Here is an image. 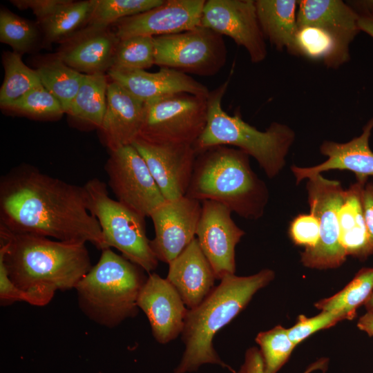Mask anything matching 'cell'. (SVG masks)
I'll use <instances>...</instances> for the list:
<instances>
[{
  "label": "cell",
  "instance_id": "1",
  "mask_svg": "<svg viewBox=\"0 0 373 373\" xmlns=\"http://www.w3.org/2000/svg\"><path fill=\"white\" fill-rule=\"evenodd\" d=\"M0 216V225L11 231L109 248L87 209L83 186L31 167L15 169L1 180Z\"/></svg>",
  "mask_w": 373,
  "mask_h": 373
},
{
  "label": "cell",
  "instance_id": "2",
  "mask_svg": "<svg viewBox=\"0 0 373 373\" xmlns=\"http://www.w3.org/2000/svg\"><path fill=\"white\" fill-rule=\"evenodd\" d=\"M0 259L12 283L39 307L48 305L57 290L75 289L92 267L85 242L14 232L2 225Z\"/></svg>",
  "mask_w": 373,
  "mask_h": 373
},
{
  "label": "cell",
  "instance_id": "3",
  "mask_svg": "<svg viewBox=\"0 0 373 373\" xmlns=\"http://www.w3.org/2000/svg\"><path fill=\"white\" fill-rule=\"evenodd\" d=\"M274 276L269 269L249 276H226L200 304L188 309L182 333L185 350L175 373L193 372L205 363L218 364L236 373L221 361L215 351L213 337Z\"/></svg>",
  "mask_w": 373,
  "mask_h": 373
},
{
  "label": "cell",
  "instance_id": "4",
  "mask_svg": "<svg viewBox=\"0 0 373 373\" xmlns=\"http://www.w3.org/2000/svg\"><path fill=\"white\" fill-rule=\"evenodd\" d=\"M186 197L211 200L250 220L260 218L268 190L251 168L249 155L229 146L210 147L197 154Z\"/></svg>",
  "mask_w": 373,
  "mask_h": 373
},
{
  "label": "cell",
  "instance_id": "5",
  "mask_svg": "<svg viewBox=\"0 0 373 373\" xmlns=\"http://www.w3.org/2000/svg\"><path fill=\"white\" fill-rule=\"evenodd\" d=\"M229 79L209 92L207 97L206 127L193 147L198 154L215 146L238 147L259 164L269 178L276 176L285 164V157L295 133L288 126L273 122L261 131L245 122L236 112L229 115L222 106Z\"/></svg>",
  "mask_w": 373,
  "mask_h": 373
},
{
  "label": "cell",
  "instance_id": "6",
  "mask_svg": "<svg viewBox=\"0 0 373 373\" xmlns=\"http://www.w3.org/2000/svg\"><path fill=\"white\" fill-rule=\"evenodd\" d=\"M144 269L111 248L75 287L81 311L101 326L113 328L135 316L139 294L147 278Z\"/></svg>",
  "mask_w": 373,
  "mask_h": 373
},
{
  "label": "cell",
  "instance_id": "7",
  "mask_svg": "<svg viewBox=\"0 0 373 373\" xmlns=\"http://www.w3.org/2000/svg\"><path fill=\"white\" fill-rule=\"evenodd\" d=\"M88 210L95 217L109 248L150 273L158 260L146 233L144 217L112 199L106 184L98 178L89 180L83 186Z\"/></svg>",
  "mask_w": 373,
  "mask_h": 373
},
{
  "label": "cell",
  "instance_id": "8",
  "mask_svg": "<svg viewBox=\"0 0 373 373\" xmlns=\"http://www.w3.org/2000/svg\"><path fill=\"white\" fill-rule=\"evenodd\" d=\"M207 122V97L180 93L145 102L138 138L154 144L193 145Z\"/></svg>",
  "mask_w": 373,
  "mask_h": 373
},
{
  "label": "cell",
  "instance_id": "9",
  "mask_svg": "<svg viewBox=\"0 0 373 373\" xmlns=\"http://www.w3.org/2000/svg\"><path fill=\"white\" fill-rule=\"evenodd\" d=\"M155 65L185 74L213 76L225 65L227 51L221 35L201 26L153 37Z\"/></svg>",
  "mask_w": 373,
  "mask_h": 373
},
{
  "label": "cell",
  "instance_id": "10",
  "mask_svg": "<svg viewBox=\"0 0 373 373\" xmlns=\"http://www.w3.org/2000/svg\"><path fill=\"white\" fill-rule=\"evenodd\" d=\"M307 190L310 213L319 220L320 237L314 248L302 253L301 261L309 268L338 267L347 256L340 241L338 217L345 190L339 182L326 179L321 174L308 178Z\"/></svg>",
  "mask_w": 373,
  "mask_h": 373
},
{
  "label": "cell",
  "instance_id": "11",
  "mask_svg": "<svg viewBox=\"0 0 373 373\" xmlns=\"http://www.w3.org/2000/svg\"><path fill=\"white\" fill-rule=\"evenodd\" d=\"M105 171L117 200L144 218L166 201L133 144L110 152Z\"/></svg>",
  "mask_w": 373,
  "mask_h": 373
},
{
  "label": "cell",
  "instance_id": "12",
  "mask_svg": "<svg viewBox=\"0 0 373 373\" xmlns=\"http://www.w3.org/2000/svg\"><path fill=\"white\" fill-rule=\"evenodd\" d=\"M200 26L231 38L244 47L251 61L257 64L267 57L265 38L253 0L205 1Z\"/></svg>",
  "mask_w": 373,
  "mask_h": 373
},
{
  "label": "cell",
  "instance_id": "13",
  "mask_svg": "<svg viewBox=\"0 0 373 373\" xmlns=\"http://www.w3.org/2000/svg\"><path fill=\"white\" fill-rule=\"evenodd\" d=\"M231 213L227 207L218 202H202L195 236L216 279L235 274V249L245 235V231L233 221Z\"/></svg>",
  "mask_w": 373,
  "mask_h": 373
},
{
  "label": "cell",
  "instance_id": "14",
  "mask_svg": "<svg viewBox=\"0 0 373 373\" xmlns=\"http://www.w3.org/2000/svg\"><path fill=\"white\" fill-rule=\"evenodd\" d=\"M202 202L186 197L166 200L150 216L155 229L151 249L158 260L169 264L195 238Z\"/></svg>",
  "mask_w": 373,
  "mask_h": 373
},
{
  "label": "cell",
  "instance_id": "15",
  "mask_svg": "<svg viewBox=\"0 0 373 373\" xmlns=\"http://www.w3.org/2000/svg\"><path fill=\"white\" fill-rule=\"evenodd\" d=\"M204 3L205 0H164L160 5L122 19L111 27L119 40L180 33L200 26Z\"/></svg>",
  "mask_w": 373,
  "mask_h": 373
},
{
  "label": "cell",
  "instance_id": "16",
  "mask_svg": "<svg viewBox=\"0 0 373 373\" xmlns=\"http://www.w3.org/2000/svg\"><path fill=\"white\" fill-rule=\"evenodd\" d=\"M132 144L144 158L166 200L186 195L197 156L193 145L154 144L139 138Z\"/></svg>",
  "mask_w": 373,
  "mask_h": 373
},
{
  "label": "cell",
  "instance_id": "17",
  "mask_svg": "<svg viewBox=\"0 0 373 373\" xmlns=\"http://www.w3.org/2000/svg\"><path fill=\"white\" fill-rule=\"evenodd\" d=\"M137 305L147 316L157 342L167 343L182 333L189 309L166 278L150 274L139 294Z\"/></svg>",
  "mask_w": 373,
  "mask_h": 373
},
{
  "label": "cell",
  "instance_id": "18",
  "mask_svg": "<svg viewBox=\"0 0 373 373\" xmlns=\"http://www.w3.org/2000/svg\"><path fill=\"white\" fill-rule=\"evenodd\" d=\"M358 12L341 0H302L296 15L298 28H320L334 39L337 65L350 59L349 46L361 31Z\"/></svg>",
  "mask_w": 373,
  "mask_h": 373
},
{
  "label": "cell",
  "instance_id": "19",
  "mask_svg": "<svg viewBox=\"0 0 373 373\" xmlns=\"http://www.w3.org/2000/svg\"><path fill=\"white\" fill-rule=\"evenodd\" d=\"M145 102L111 80L107 88L106 109L98 129L109 152L131 145L140 135Z\"/></svg>",
  "mask_w": 373,
  "mask_h": 373
},
{
  "label": "cell",
  "instance_id": "20",
  "mask_svg": "<svg viewBox=\"0 0 373 373\" xmlns=\"http://www.w3.org/2000/svg\"><path fill=\"white\" fill-rule=\"evenodd\" d=\"M119 41L111 27L86 26L60 44L55 54L68 66L83 74H104L111 68Z\"/></svg>",
  "mask_w": 373,
  "mask_h": 373
},
{
  "label": "cell",
  "instance_id": "21",
  "mask_svg": "<svg viewBox=\"0 0 373 373\" xmlns=\"http://www.w3.org/2000/svg\"><path fill=\"white\" fill-rule=\"evenodd\" d=\"M107 74L111 80L144 102L180 93L207 97L210 92L190 75L169 68L161 67L155 73L109 70Z\"/></svg>",
  "mask_w": 373,
  "mask_h": 373
},
{
  "label": "cell",
  "instance_id": "22",
  "mask_svg": "<svg viewBox=\"0 0 373 373\" xmlns=\"http://www.w3.org/2000/svg\"><path fill=\"white\" fill-rule=\"evenodd\" d=\"M372 128L373 118L365 124L361 135L347 142H323L320 151L327 157V160L311 167L292 166L296 182L333 169L351 171L357 178L366 179L373 175V152L369 146Z\"/></svg>",
  "mask_w": 373,
  "mask_h": 373
},
{
  "label": "cell",
  "instance_id": "23",
  "mask_svg": "<svg viewBox=\"0 0 373 373\" xmlns=\"http://www.w3.org/2000/svg\"><path fill=\"white\" fill-rule=\"evenodd\" d=\"M213 269L196 238L169 264L166 280L189 309L200 304L215 288Z\"/></svg>",
  "mask_w": 373,
  "mask_h": 373
},
{
  "label": "cell",
  "instance_id": "24",
  "mask_svg": "<svg viewBox=\"0 0 373 373\" xmlns=\"http://www.w3.org/2000/svg\"><path fill=\"white\" fill-rule=\"evenodd\" d=\"M366 179L358 182L345 191L343 203L338 211L340 241L347 255L365 259L372 254L365 226L362 190Z\"/></svg>",
  "mask_w": 373,
  "mask_h": 373
},
{
  "label": "cell",
  "instance_id": "25",
  "mask_svg": "<svg viewBox=\"0 0 373 373\" xmlns=\"http://www.w3.org/2000/svg\"><path fill=\"white\" fill-rule=\"evenodd\" d=\"M258 21L265 39L279 50L296 55L298 32L296 0L255 1Z\"/></svg>",
  "mask_w": 373,
  "mask_h": 373
},
{
  "label": "cell",
  "instance_id": "26",
  "mask_svg": "<svg viewBox=\"0 0 373 373\" xmlns=\"http://www.w3.org/2000/svg\"><path fill=\"white\" fill-rule=\"evenodd\" d=\"M95 6V0L71 1L38 21L43 37V46L61 44L86 28Z\"/></svg>",
  "mask_w": 373,
  "mask_h": 373
},
{
  "label": "cell",
  "instance_id": "27",
  "mask_svg": "<svg viewBox=\"0 0 373 373\" xmlns=\"http://www.w3.org/2000/svg\"><path fill=\"white\" fill-rule=\"evenodd\" d=\"M108 82L104 73L85 75L66 114L79 125L98 130L106 109Z\"/></svg>",
  "mask_w": 373,
  "mask_h": 373
},
{
  "label": "cell",
  "instance_id": "28",
  "mask_svg": "<svg viewBox=\"0 0 373 373\" xmlns=\"http://www.w3.org/2000/svg\"><path fill=\"white\" fill-rule=\"evenodd\" d=\"M35 70L41 85L59 102L66 113L85 74L68 66L56 54L44 58Z\"/></svg>",
  "mask_w": 373,
  "mask_h": 373
},
{
  "label": "cell",
  "instance_id": "29",
  "mask_svg": "<svg viewBox=\"0 0 373 373\" xmlns=\"http://www.w3.org/2000/svg\"><path fill=\"white\" fill-rule=\"evenodd\" d=\"M373 291V268H363L340 291L314 304L321 311L343 314L347 320L356 316V309L367 301Z\"/></svg>",
  "mask_w": 373,
  "mask_h": 373
},
{
  "label": "cell",
  "instance_id": "30",
  "mask_svg": "<svg viewBox=\"0 0 373 373\" xmlns=\"http://www.w3.org/2000/svg\"><path fill=\"white\" fill-rule=\"evenodd\" d=\"M21 57L22 55L15 51L2 54L4 78L0 89L1 108L41 85L35 69L26 65Z\"/></svg>",
  "mask_w": 373,
  "mask_h": 373
},
{
  "label": "cell",
  "instance_id": "31",
  "mask_svg": "<svg viewBox=\"0 0 373 373\" xmlns=\"http://www.w3.org/2000/svg\"><path fill=\"white\" fill-rule=\"evenodd\" d=\"M0 41L21 55L30 53L43 46L39 26L6 8L0 10Z\"/></svg>",
  "mask_w": 373,
  "mask_h": 373
},
{
  "label": "cell",
  "instance_id": "32",
  "mask_svg": "<svg viewBox=\"0 0 373 373\" xmlns=\"http://www.w3.org/2000/svg\"><path fill=\"white\" fill-rule=\"evenodd\" d=\"M153 65H155L153 37L135 36L119 41L109 70H146Z\"/></svg>",
  "mask_w": 373,
  "mask_h": 373
},
{
  "label": "cell",
  "instance_id": "33",
  "mask_svg": "<svg viewBox=\"0 0 373 373\" xmlns=\"http://www.w3.org/2000/svg\"><path fill=\"white\" fill-rule=\"evenodd\" d=\"M164 0H95L87 26L103 28L118 21L147 11Z\"/></svg>",
  "mask_w": 373,
  "mask_h": 373
},
{
  "label": "cell",
  "instance_id": "34",
  "mask_svg": "<svg viewBox=\"0 0 373 373\" xmlns=\"http://www.w3.org/2000/svg\"><path fill=\"white\" fill-rule=\"evenodd\" d=\"M1 108L36 119H59L65 113L59 102L42 85Z\"/></svg>",
  "mask_w": 373,
  "mask_h": 373
},
{
  "label": "cell",
  "instance_id": "35",
  "mask_svg": "<svg viewBox=\"0 0 373 373\" xmlns=\"http://www.w3.org/2000/svg\"><path fill=\"white\" fill-rule=\"evenodd\" d=\"M256 341L260 347L264 373H277L289 359L296 345L281 325L258 334Z\"/></svg>",
  "mask_w": 373,
  "mask_h": 373
},
{
  "label": "cell",
  "instance_id": "36",
  "mask_svg": "<svg viewBox=\"0 0 373 373\" xmlns=\"http://www.w3.org/2000/svg\"><path fill=\"white\" fill-rule=\"evenodd\" d=\"M296 55L321 59L329 67L337 68L336 45L325 31L312 26L298 28L296 35Z\"/></svg>",
  "mask_w": 373,
  "mask_h": 373
},
{
  "label": "cell",
  "instance_id": "37",
  "mask_svg": "<svg viewBox=\"0 0 373 373\" xmlns=\"http://www.w3.org/2000/svg\"><path fill=\"white\" fill-rule=\"evenodd\" d=\"M343 320H347L343 314L329 311H322L310 318L300 315L294 325L287 329L288 336L297 345L317 331L330 327Z\"/></svg>",
  "mask_w": 373,
  "mask_h": 373
},
{
  "label": "cell",
  "instance_id": "38",
  "mask_svg": "<svg viewBox=\"0 0 373 373\" xmlns=\"http://www.w3.org/2000/svg\"><path fill=\"white\" fill-rule=\"evenodd\" d=\"M289 235L292 241L305 249L314 248L320 237V223L313 213L300 214L291 222Z\"/></svg>",
  "mask_w": 373,
  "mask_h": 373
},
{
  "label": "cell",
  "instance_id": "39",
  "mask_svg": "<svg viewBox=\"0 0 373 373\" xmlns=\"http://www.w3.org/2000/svg\"><path fill=\"white\" fill-rule=\"evenodd\" d=\"M26 302L36 306L34 298L28 293L17 287L10 280L1 259H0V303L8 305L15 302Z\"/></svg>",
  "mask_w": 373,
  "mask_h": 373
},
{
  "label": "cell",
  "instance_id": "40",
  "mask_svg": "<svg viewBox=\"0 0 373 373\" xmlns=\"http://www.w3.org/2000/svg\"><path fill=\"white\" fill-rule=\"evenodd\" d=\"M67 0H12V4L20 10L30 9L36 16L37 21L46 17Z\"/></svg>",
  "mask_w": 373,
  "mask_h": 373
},
{
  "label": "cell",
  "instance_id": "41",
  "mask_svg": "<svg viewBox=\"0 0 373 373\" xmlns=\"http://www.w3.org/2000/svg\"><path fill=\"white\" fill-rule=\"evenodd\" d=\"M325 360H321L312 364L304 373H310L314 370L323 369ZM238 373H264V363L260 351L255 347H250L245 354V359Z\"/></svg>",
  "mask_w": 373,
  "mask_h": 373
},
{
  "label": "cell",
  "instance_id": "42",
  "mask_svg": "<svg viewBox=\"0 0 373 373\" xmlns=\"http://www.w3.org/2000/svg\"><path fill=\"white\" fill-rule=\"evenodd\" d=\"M361 198L365 226L373 254V183L365 184Z\"/></svg>",
  "mask_w": 373,
  "mask_h": 373
},
{
  "label": "cell",
  "instance_id": "43",
  "mask_svg": "<svg viewBox=\"0 0 373 373\" xmlns=\"http://www.w3.org/2000/svg\"><path fill=\"white\" fill-rule=\"evenodd\" d=\"M361 5L358 13V27L362 30L373 38V15L363 3H359Z\"/></svg>",
  "mask_w": 373,
  "mask_h": 373
},
{
  "label": "cell",
  "instance_id": "44",
  "mask_svg": "<svg viewBox=\"0 0 373 373\" xmlns=\"http://www.w3.org/2000/svg\"><path fill=\"white\" fill-rule=\"evenodd\" d=\"M357 327L370 336H373V314L367 312L363 315L357 323Z\"/></svg>",
  "mask_w": 373,
  "mask_h": 373
},
{
  "label": "cell",
  "instance_id": "45",
  "mask_svg": "<svg viewBox=\"0 0 373 373\" xmlns=\"http://www.w3.org/2000/svg\"><path fill=\"white\" fill-rule=\"evenodd\" d=\"M365 306L367 309V312L373 314V293L367 301L365 303Z\"/></svg>",
  "mask_w": 373,
  "mask_h": 373
},
{
  "label": "cell",
  "instance_id": "46",
  "mask_svg": "<svg viewBox=\"0 0 373 373\" xmlns=\"http://www.w3.org/2000/svg\"><path fill=\"white\" fill-rule=\"evenodd\" d=\"M363 3L368 8L370 12L373 15V1H365Z\"/></svg>",
  "mask_w": 373,
  "mask_h": 373
}]
</instances>
